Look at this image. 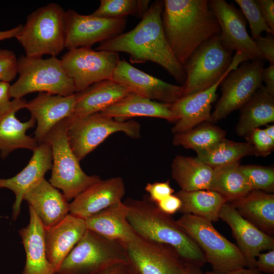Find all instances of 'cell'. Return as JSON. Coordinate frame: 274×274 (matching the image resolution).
Instances as JSON below:
<instances>
[{
	"label": "cell",
	"instance_id": "cell-1",
	"mask_svg": "<svg viewBox=\"0 0 274 274\" xmlns=\"http://www.w3.org/2000/svg\"><path fill=\"white\" fill-rule=\"evenodd\" d=\"M163 10V1H155L134 28L100 43L96 50L126 53L129 55L131 63H155L183 84L185 73L174 56L165 35L162 20Z\"/></svg>",
	"mask_w": 274,
	"mask_h": 274
},
{
	"label": "cell",
	"instance_id": "cell-2",
	"mask_svg": "<svg viewBox=\"0 0 274 274\" xmlns=\"http://www.w3.org/2000/svg\"><path fill=\"white\" fill-rule=\"evenodd\" d=\"M162 20L170 48L183 66L197 48L220 33L207 0H164Z\"/></svg>",
	"mask_w": 274,
	"mask_h": 274
},
{
	"label": "cell",
	"instance_id": "cell-3",
	"mask_svg": "<svg viewBox=\"0 0 274 274\" xmlns=\"http://www.w3.org/2000/svg\"><path fill=\"white\" fill-rule=\"evenodd\" d=\"M125 203L128 208V221L139 236L170 246L187 265L201 268L207 263L195 242L149 197L143 200L128 199Z\"/></svg>",
	"mask_w": 274,
	"mask_h": 274
},
{
	"label": "cell",
	"instance_id": "cell-4",
	"mask_svg": "<svg viewBox=\"0 0 274 274\" xmlns=\"http://www.w3.org/2000/svg\"><path fill=\"white\" fill-rule=\"evenodd\" d=\"M65 13L59 5L52 3L27 16L25 24L15 38L26 56L56 57L65 48Z\"/></svg>",
	"mask_w": 274,
	"mask_h": 274
},
{
	"label": "cell",
	"instance_id": "cell-5",
	"mask_svg": "<svg viewBox=\"0 0 274 274\" xmlns=\"http://www.w3.org/2000/svg\"><path fill=\"white\" fill-rule=\"evenodd\" d=\"M70 117L56 124L44 141L49 144L52 152V173L49 182L61 189L67 200L74 199L101 180L97 175H87L81 167L69 144L67 135Z\"/></svg>",
	"mask_w": 274,
	"mask_h": 274
},
{
	"label": "cell",
	"instance_id": "cell-6",
	"mask_svg": "<svg viewBox=\"0 0 274 274\" xmlns=\"http://www.w3.org/2000/svg\"><path fill=\"white\" fill-rule=\"evenodd\" d=\"M18 79L11 85V98L21 99L29 93L48 92L62 96L76 93L74 82L68 76L61 59L21 55L17 59Z\"/></svg>",
	"mask_w": 274,
	"mask_h": 274
},
{
	"label": "cell",
	"instance_id": "cell-7",
	"mask_svg": "<svg viewBox=\"0 0 274 274\" xmlns=\"http://www.w3.org/2000/svg\"><path fill=\"white\" fill-rule=\"evenodd\" d=\"M127 263L123 244L87 229L55 274H98L112 265Z\"/></svg>",
	"mask_w": 274,
	"mask_h": 274
},
{
	"label": "cell",
	"instance_id": "cell-8",
	"mask_svg": "<svg viewBox=\"0 0 274 274\" xmlns=\"http://www.w3.org/2000/svg\"><path fill=\"white\" fill-rule=\"evenodd\" d=\"M176 222L201 249L213 272L224 273L247 266L237 246L221 234L212 222L191 214H183Z\"/></svg>",
	"mask_w": 274,
	"mask_h": 274
},
{
	"label": "cell",
	"instance_id": "cell-9",
	"mask_svg": "<svg viewBox=\"0 0 274 274\" xmlns=\"http://www.w3.org/2000/svg\"><path fill=\"white\" fill-rule=\"evenodd\" d=\"M232 54L223 47L219 35L201 45L183 65L186 75L183 96L209 88L227 72L238 67Z\"/></svg>",
	"mask_w": 274,
	"mask_h": 274
},
{
	"label": "cell",
	"instance_id": "cell-10",
	"mask_svg": "<svg viewBox=\"0 0 274 274\" xmlns=\"http://www.w3.org/2000/svg\"><path fill=\"white\" fill-rule=\"evenodd\" d=\"M122 132L132 139L141 137V125L133 120L119 121L100 112L70 117L67 135L71 148L79 161L110 135Z\"/></svg>",
	"mask_w": 274,
	"mask_h": 274
},
{
	"label": "cell",
	"instance_id": "cell-11",
	"mask_svg": "<svg viewBox=\"0 0 274 274\" xmlns=\"http://www.w3.org/2000/svg\"><path fill=\"white\" fill-rule=\"evenodd\" d=\"M60 59L74 82L76 93L98 82L111 80L120 60L117 52L94 50L91 47L68 50Z\"/></svg>",
	"mask_w": 274,
	"mask_h": 274
},
{
	"label": "cell",
	"instance_id": "cell-12",
	"mask_svg": "<svg viewBox=\"0 0 274 274\" xmlns=\"http://www.w3.org/2000/svg\"><path fill=\"white\" fill-rule=\"evenodd\" d=\"M262 60L246 61L231 71L221 83V95L212 113L213 121L239 109L262 85Z\"/></svg>",
	"mask_w": 274,
	"mask_h": 274
},
{
	"label": "cell",
	"instance_id": "cell-13",
	"mask_svg": "<svg viewBox=\"0 0 274 274\" xmlns=\"http://www.w3.org/2000/svg\"><path fill=\"white\" fill-rule=\"evenodd\" d=\"M130 274H184L187 264L170 246L140 236L124 245Z\"/></svg>",
	"mask_w": 274,
	"mask_h": 274
},
{
	"label": "cell",
	"instance_id": "cell-14",
	"mask_svg": "<svg viewBox=\"0 0 274 274\" xmlns=\"http://www.w3.org/2000/svg\"><path fill=\"white\" fill-rule=\"evenodd\" d=\"M126 24L127 17L104 18L68 10L65 13V48L91 47L122 33Z\"/></svg>",
	"mask_w": 274,
	"mask_h": 274
},
{
	"label": "cell",
	"instance_id": "cell-15",
	"mask_svg": "<svg viewBox=\"0 0 274 274\" xmlns=\"http://www.w3.org/2000/svg\"><path fill=\"white\" fill-rule=\"evenodd\" d=\"M209 3L219 25L223 47L231 52L245 54L249 60H263L262 54L247 31L242 12L225 0H210Z\"/></svg>",
	"mask_w": 274,
	"mask_h": 274
},
{
	"label": "cell",
	"instance_id": "cell-16",
	"mask_svg": "<svg viewBox=\"0 0 274 274\" xmlns=\"http://www.w3.org/2000/svg\"><path fill=\"white\" fill-rule=\"evenodd\" d=\"M131 92L150 99L173 104L183 96L182 86L166 82L120 60L112 79Z\"/></svg>",
	"mask_w": 274,
	"mask_h": 274
},
{
	"label": "cell",
	"instance_id": "cell-17",
	"mask_svg": "<svg viewBox=\"0 0 274 274\" xmlns=\"http://www.w3.org/2000/svg\"><path fill=\"white\" fill-rule=\"evenodd\" d=\"M219 217L231 228L248 268H256V259L262 251L274 249L273 237L244 218L230 203L222 206Z\"/></svg>",
	"mask_w": 274,
	"mask_h": 274
},
{
	"label": "cell",
	"instance_id": "cell-18",
	"mask_svg": "<svg viewBox=\"0 0 274 274\" xmlns=\"http://www.w3.org/2000/svg\"><path fill=\"white\" fill-rule=\"evenodd\" d=\"M76 93L62 96L48 92H39L27 101L25 108L36 121L35 138L43 143L51 130L60 121L72 116L74 111Z\"/></svg>",
	"mask_w": 274,
	"mask_h": 274
},
{
	"label": "cell",
	"instance_id": "cell-19",
	"mask_svg": "<svg viewBox=\"0 0 274 274\" xmlns=\"http://www.w3.org/2000/svg\"><path fill=\"white\" fill-rule=\"evenodd\" d=\"M230 72L225 74L209 88L183 96L170 105L171 111L178 117L177 121L172 129L173 133L184 132L201 123L213 122L212 104L216 99L218 87Z\"/></svg>",
	"mask_w": 274,
	"mask_h": 274
},
{
	"label": "cell",
	"instance_id": "cell-20",
	"mask_svg": "<svg viewBox=\"0 0 274 274\" xmlns=\"http://www.w3.org/2000/svg\"><path fill=\"white\" fill-rule=\"evenodd\" d=\"M125 192L120 177L100 180L88 187L70 203V214L85 220L121 201Z\"/></svg>",
	"mask_w": 274,
	"mask_h": 274
},
{
	"label": "cell",
	"instance_id": "cell-21",
	"mask_svg": "<svg viewBox=\"0 0 274 274\" xmlns=\"http://www.w3.org/2000/svg\"><path fill=\"white\" fill-rule=\"evenodd\" d=\"M32 151L33 155L28 164L20 172L10 178L0 179V188L9 189L15 195L13 206V220L19 214L21 204L27 191L43 179L45 174L52 169V152L48 143L39 144Z\"/></svg>",
	"mask_w": 274,
	"mask_h": 274
},
{
	"label": "cell",
	"instance_id": "cell-22",
	"mask_svg": "<svg viewBox=\"0 0 274 274\" xmlns=\"http://www.w3.org/2000/svg\"><path fill=\"white\" fill-rule=\"evenodd\" d=\"M86 230L85 220L70 214L55 225L45 227L47 258L55 272Z\"/></svg>",
	"mask_w": 274,
	"mask_h": 274
},
{
	"label": "cell",
	"instance_id": "cell-23",
	"mask_svg": "<svg viewBox=\"0 0 274 274\" xmlns=\"http://www.w3.org/2000/svg\"><path fill=\"white\" fill-rule=\"evenodd\" d=\"M26 102L23 98L14 99L10 108L0 115V156L2 159L16 149L33 150L39 144L35 138L26 133L36 123L35 118L31 116L23 122L16 117L17 111L25 108Z\"/></svg>",
	"mask_w": 274,
	"mask_h": 274
},
{
	"label": "cell",
	"instance_id": "cell-24",
	"mask_svg": "<svg viewBox=\"0 0 274 274\" xmlns=\"http://www.w3.org/2000/svg\"><path fill=\"white\" fill-rule=\"evenodd\" d=\"M23 200L32 208L45 228L58 223L70 212V203L65 197L44 178L27 191Z\"/></svg>",
	"mask_w": 274,
	"mask_h": 274
},
{
	"label": "cell",
	"instance_id": "cell-25",
	"mask_svg": "<svg viewBox=\"0 0 274 274\" xmlns=\"http://www.w3.org/2000/svg\"><path fill=\"white\" fill-rule=\"evenodd\" d=\"M128 206L120 201L85 219L87 229L126 245L139 236L128 221Z\"/></svg>",
	"mask_w": 274,
	"mask_h": 274
},
{
	"label": "cell",
	"instance_id": "cell-26",
	"mask_svg": "<svg viewBox=\"0 0 274 274\" xmlns=\"http://www.w3.org/2000/svg\"><path fill=\"white\" fill-rule=\"evenodd\" d=\"M29 212V224L19 231L26 256L22 274H55L47 258L45 226L30 206Z\"/></svg>",
	"mask_w": 274,
	"mask_h": 274
},
{
	"label": "cell",
	"instance_id": "cell-27",
	"mask_svg": "<svg viewBox=\"0 0 274 274\" xmlns=\"http://www.w3.org/2000/svg\"><path fill=\"white\" fill-rule=\"evenodd\" d=\"M130 93L126 87L112 80L98 82L76 93L72 115L83 116L101 112Z\"/></svg>",
	"mask_w": 274,
	"mask_h": 274
},
{
	"label": "cell",
	"instance_id": "cell-28",
	"mask_svg": "<svg viewBox=\"0 0 274 274\" xmlns=\"http://www.w3.org/2000/svg\"><path fill=\"white\" fill-rule=\"evenodd\" d=\"M170 105L131 92L100 113L119 121L136 117H147L176 123L178 117L171 111Z\"/></svg>",
	"mask_w": 274,
	"mask_h": 274
},
{
	"label": "cell",
	"instance_id": "cell-29",
	"mask_svg": "<svg viewBox=\"0 0 274 274\" xmlns=\"http://www.w3.org/2000/svg\"><path fill=\"white\" fill-rule=\"evenodd\" d=\"M245 219L265 233H274V195L253 190L228 202Z\"/></svg>",
	"mask_w": 274,
	"mask_h": 274
},
{
	"label": "cell",
	"instance_id": "cell-30",
	"mask_svg": "<svg viewBox=\"0 0 274 274\" xmlns=\"http://www.w3.org/2000/svg\"><path fill=\"white\" fill-rule=\"evenodd\" d=\"M171 167L172 178L181 190H212L215 176L214 169L197 157L176 156Z\"/></svg>",
	"mask_w": 274,
	"mask_h": 274
},
{
	"label": "cell",
	"instance_id": "cell-31",
	"mask_svg": "<svg viewBox=\"0 0 274 274\" xmlns=\"http://www.w3.org/2000/svg\"><path fill=\"white\" fill-rule=\"evenodd\" d=\"M236 132L246 137L254 129L274 121V95L262 85L240 109Z\"/></svg>",
	"mask_w": 274,
	"mask_h": 274
},
{
	"label": "cell",
	"instance_id": "cell-32",
	"mask_svg": "<svg viewBox=\"0 0 274 274\" xmlns=\"http://www.w3.org/2000/svg\"><path fill=\"white\" fill-rule=\"evenodd\" d=\"M175 194L182 202L179 212L199 217L212 222L219 220L221 209L227 202L220 194L211 190H181Z\"/></svg>",
	"mask_w": 274,
	"mask_h": 274
},
{
	"label": "cell",
	"instance_id": "cell-33",
	"mask_svg": "<svg viewBox=\"0 0 274 274\" xmlns=\"http://www.w3.org/2000/svg\"><path fill=\"white\" fill-rule=\"evenodd\" d=\"M197 157L213 169L237 162L246 156L255 155L251 144L224 138L212 147L196 152Z\"/></svg>",
	"mask_w": 274,
	"mask_h": 274
},
{
	"label": "cell",
	"instance_id": "cell-34",
	"mask_svg": "<svg viewBox=\"0 0 274 274\" xmlns=\"http://www.w3.org/2000/svg\"><path fill=\"white\" fill-rule=\"evenodd\" d=\"M237 162L214 169L212 190L220 194L227 202L239 198L253 190Z\"/></svg>",
	"mask_w": 274,
	"mask_h": 274
},
{
	"label": "cell",
	"instance_id": "cell-35",
	"mask_svg": "<svg viewBox=\"0 0 274 274\" xmlns=\"http://www.w3.org/2000/svg\"><path fill=\"white\" fill-rule=\"evenodd\" d=\"M225 131L210 122L201 123L187 131L175 134V146L196 152L207 149L225 138Z\"/></svg>",
	"mask_w": 274,
	"mask_h": 274
},
{
	"label": "cell",
	"instance_id": "cell-36",
	"mask_svg": "<svg viewBox=\"0 0 274 274\" xmlns=\"http://www.w3.org/2000/svg\"><path fill=\"white\" fill-rule=\"evenodd\" d=\"M148 0H101L92 15L101 17L118 18L132 15L142 18L149 7Z\"/></svg>",
	"mask_w": 274,
	"mask_h": 274
},
{
	"label": "cell",
	"instance_id": "cell-37",
	"mask_svg": "<svg viewBox=\"0 0 274 274\" xmlns=\"http://www.w3.org/2000/svg\"><path fill=\"white\" fill-rule=\"evenodd\" d=\"M246 18L251 30V37L254 40L261 36L262 32L274 34L265 20L258 1L235 0Z\"/></svg>",
	"mask_w": 274,
	"mask_h": 274
},
{
	"label": "cell",
	"instance_id": "cell-38",
	"mask_svg": "<svg viewBox=\"0 0 274 274\" xmlns=\"http://www.w3.org/2000/svg\"><path fill=\"white\" fill-rule=\"evenodd\" d=\"M239 168L253 190L269 193L273 192V167L257 165H240Z\"/></svg>",
	"mask_w": 274,
	"mask_h": 274
},
{
	"label": "cell",
	"instance_id": "cell-39",
	"mask_svg": "<svg viewBox=\"0 0 274 274\" xmlns=\"http://www.w3.org/2000/svg\"><path fill=\"white\" fill-rule=\"evenodd\" d=\"M245 139L252 145L255 155L266 156L274 149V140L269 137L264 129L257 128L252 130Z\"/></svg>",
	"mask_w": 274,
	"mask_h": 274
},
{
	"label": "cell",
	"instance_id": "cell-40",
	"mask_svg": "<svg viewBox=\"0 0 274 274\" xmlns=\"http://www.w3.org/2000/svg\"><path fill=\"white\" fill-rule=\"evenodd\" d=\"M17 59L11 50L0 49V81L9 82L17 74Z\"/></svg>",
	"mask_w": 274,
	"mask_h": 274
},
{
	"label": "cell",
	"instance_id": "cell-41",
	"mask_svg": "<svg viewBox=\"0 0 274 274\" xmlns=\"http://www.w3.org/2000/svg\"><path fill=\"white\" fill-rule=\"evenodd\" d=\"M145 189L149 194V199L155 204L174 192V190L171 187L169 181L149 183L146 185Z\"/></svg>",
	"mask_w": 274,
	"mask_h": 274
},
{
	"label": "cell",
	"instance_id": "cell-42",
	"mask_svg": "<svg viewBox=\"0 0 274 274\" xmlns=\"http://www.w3.org/2000/svg\"><path fill=\"white\" fill-rule=\"evenodd\" d=\"M254 41L264 59L267 60L269 64H274L273 35L267 33L265 37L261 36Z\"/></svg>",
	"mask_w": 274,
	"mask_h": 274
},
{
	"label": "cell",
	"instance_id": "cell-43",
	"mask_svg": "<svg viewBox=\"0 0 274 274\" xmlns=\"http://www.w3.org/2000/svg\"><path fill=\"white\" fill-rule=\"evenodd\" d=\"M256 268L266 273H274V249L260 253L256 259Z\"/></svg>",
	"mask_w": 274,
	"mask_h": 274
},
{
	"label": "cell",
	"instance_id": "cell-44",
	"mask_svg": "<svg viewBox=\"0 0 274 274\" xmlns=\"http://www.w3.org/2000/svg\"><path fill=\"white\" fill-rule=\"evenodd\" d=\"M181 204L180 199L176 194H172L156 204L161 211L170 215L180 210Z\"/></svg>",
	"mask_w": 274,
	"mask_h": 274
},
{
	"label": "cell",
	"instance_id": "cell-45",
	"mask_svg": "<svg viewBox=\"0 0 274 274\" xmlns=\"http://www.w3.org/2000/svg\"><path fill=\"white\" fill-rule=\"evenodd\" d=\"M10 86L9 82L0 81V115L7 112L12 105Z\"/></svg>",
	"mask_w": 274,
	"mask_h": 274
},
{
	"label": "cell",
	"instance_id": "cell-46",
	"mask_svg": "<svg viewBox=\"0 0 274 274\" xmlns=\"http://www.w3.org/2000/svg\"><path fill=\"white\" fill-rule=\"evenodd\" d=\"M263 16L269 27L274 32V1L258 0Z\"/></svg>",
	"mask_w": 274,
	"mask_h": 274
},
{
	"label": "cell",
	"instance_id": "cell-47",
	"mask_svg": "<svg viewBox=\"0 0 274 274\" xmlns=\"http://www.w3.org/2000/svg\"><path fill=\"white\" fill-rule=\"evenodd\" d=\"M262 82L265 83V88L271 95H274V64H269L266 67H263L261 71Z\"/></svg>",
	"mask_w": 274,
	"mask_h": 274
},
{
	"label": "cell",
	"instance_id": "cell-48",
	"mask_svg": "<svg viewBox=\"0 0 274 274\" xmlns=\"http://www.w3.org/2000/svg\"><path fill=\"white\" fill-rule=\"evenodd\" d=\"M98 274H130L126 265L116 264L107 268Z\"/></svg>",
	"mask_w": 274,
	"mask_h": 274
},
{
	"label": "cell",
	"instance_id": "cell-49",
	"mask_svg": "<svg viewBox=\"0 0 274 274\" xmlns=\"http://www.w3.org/2000/svg\"><path fill=\"white\" fill-rule=\"evenodd\" d=\"M22 27V25L20 24L12 29L7 30L0 31V41L12 38H15L21 30Z\"/></svg>",
	"mask_w": 274,
	"mask_h": 274
},
{
	"label": "cell",
	"instance_id": "cell-50",
	"mask_svg": "<svg viewBox=\"0 0 274 274\" xmlns=\"http://www.w3.org/2000/svg\"><path fill=\"white\" fill-rule=\"evenodd\" d=\"M205 274H262L256 268L243 267L238 268L227 273H217L213 271H207Z\"/></svg>",
	"mask_w": 274,
	"mask_h": 274
},
{
	"label": "cell",
	"instance_id": "cell-51",
	"mask_svg": "<svg viewBox=\"0 0 274 274\" xmlns=\"http://www.w3.org/2000/svg\"><path fill=\"white\" fill-rule=\"evenodd\" d=\"M184 274H203V273L200 267L191 265H187Z\"/></svg>",
	"mask_w": 274,
	"mask_h": 274
},
{
	"label": "cell",
	"instance_id": "cell-52",
	"mask_svg": "<svg viewBox=\"0 0 274 274\" xmlns=\"http://www.w3.org/2000/svg\"><path fill=\"white\" fill-rule=\"evenodd\" d=\"M264 130L266 134L271 139L274 140V125H267Z\"/></svg>",
	"mask_w": 274,
	"mask_h": 274
}]
</instances>
